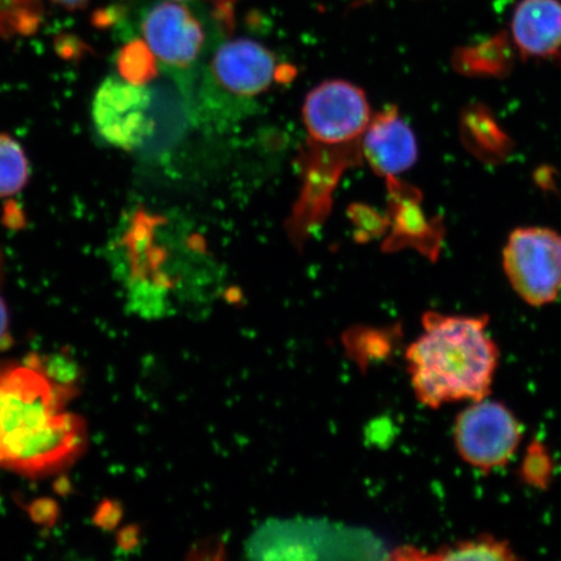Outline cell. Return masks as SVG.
<instances>
[{"label": "cell", "mask_w": 561, "mask_h": 561, "mask_svg": "<svg viewBox=\"0 0 561 561\" xmlns=\"http://www.w3.org/2000/svg\"><path fill=\"white\" fill-rule=\"evenodd\" d=\"M75 394L73 370L60 359L0 364V471L42 477L79 458L88 436L68 409Z\"/></svg>", "instance_id": "1"}, {"label": "cell", "mask_w": 561, "mask_h": 561, "mask_svg": "<svg viewBox=\"0 0 561 561\" xmlns=\"http://www.w3.org/2000/svg\"><path fill=\"white\" fill-rule=\"evenodd\" d=\"M489 321L488 314H424V333L407 351L412 388L421 404L437 410L489 398L501 357L488 332Z\"/></svg>", "instance_id": "2"}, {"label": "cell", "mask_w": 561, "mask_h": 561, "mask_svg": "<svg viewBox=\"0 0 561 561\" xmlns=\"http://www.w3.org/2000/svg\"><path fill=\"white\" fill-rule=\"evenodd\" d=\"M254 558H385L386 549L374 533L342 525L287 522L268 524L250 542Z\"/></svg>", "instance_id": "3"}, {"label": "cell", "mask_w": 561, "mask_h": 561, "mask_svg": "<svg viewBox=\"0 0 561 561\" xmlns=\"http://www.w3.org/2000/svg\"><path fill=\"white\" fill-rule=\"evenodd\" d=\"M503 270L526 305L553 304L561 293V234L541 227L512 231L503 250Z\"/></svg>", "instance_id": "4"}, {"label": "cell", "mask_w": 561, "mask_h": 561, "mask_svg": "<svg viewBox=\"0 0 561 561\" xmlns=\"http://www.w3.org/2000/svg\"><path fill=\"white\" fill-rule=\"evenodd\" d=\"M524 437V427L514 411L502 402H471L455 419L454 442L460 458L489 473L506 467Z\"/></svg>", "instance_id": "5"}, {"label": "cell", "mask_w": 561, "mask_h": 561, "mask_svg": "<svg viewBox=\"0 0 561 561\" xmlns=\"http://www.w3.org/2000/svg\"><path fill=\"white\" fill-rule=\"evenodd\" d=\"M370 118L366 93L343 80L321 83L307 95L304 104L308 137L312 146L322 149L340 150L362 144Z\"/></svg>", "instance_id": "6"}, {"label": "cell", "mask_w": 561, "mask_h": 561, "mask_svg": "<svg viewBox=\"0 0 561 561\" xmlns=\"http://www.w3.org/2000/svg\"><path fill=\"white\" fill-rule=\"evenodd\" d=\"M151 94L144 85L108 77L96 90L91 116L105 142L126 151L144 146L152 135Z\"/></svg>", "instance_id": "7"}, {"label": "cell", "mask_w": 561, "mask_h": 561, "mask_svg": "<svg viewBox=\"0 0 561 561\" xmlns=\"http://www.w3.org/2000/svg\"><path fill=\"white\" fill-rule=\"evenodd\" d=\"M145 44L161 65L172 70L191 69L207 42L198 12L179 2H158L142 18Z\"/></svg>", "instance_id": "8"}, {"label": "cell", "mask_w": 561, "mask_h": 561, "mask_svg": "<svg viewBox=\"0 0 561 561\" xmlns=\"http://www.w3.org/2000/svg\"><path fill=\"white\" fill-rule=\"evenodd\" d=\"M209 72L227 94L250 100L271 88L279 68L275 56L264 46L250 39H234L219 47Z\"/></svg>", "instance_id": "9"}, {"label": "cell", "mask_w": 561, "mask_h": 561, "mask_svg": "<svg viewBox=\"0 0 561 561\" xmlns=\"http://www.w3.org/2000/svg\"><path fill=\"white\" fill-rule=\"evenodd\" d=\"M360 145L363 157L382 178H396L411 170L419 156L415 133L397 110L371 117Z\"/></svg>", "instance_id": "10"}, {"label": "cell", "mask_w": 561, "mask_h": 561, "mask_svg": "<svg viewBox=\"0 0 561 561\" xmlns=\"http://www.w3.org/2000/svg\"><path fill=\"white\" fill-rule=\"evenodd\" d=\"M511 31L526 58H556L561 53V0H520Z\"/></svg>", "instance_id": "11"}, {"label": "cell", "mask_w": 561, "mask_h": 561, "mask_svg": "<svg viewBox=\"0 0 561 561\" xmlns=\"http://www.w3.org/2000/svg\"><path fill=\"white\" fill-rule=\"evenodd\" d=\"M427 559L512 561L517 560L518 557L507 539L480 535L442 546Z\"/></svg>", "instance_id": "12"}, {"label": "cell", "mask_w": 561, "mask_h": 561, "mask_svg": "<svg viewBox=\"0 0 561 561\" xmlns=\"http://www.w3.org/2000/svg\"><path fill=\"white\" fill-rule=\"evenodd\" d=\"M30 178V160L23 147L10 136L0 135V199L23 191Z\"/></svg>", "instance_id": "13"}, {"label": "cell", "mask_w": 561, "mask_h": 561, "mask_svg": "<svg viewBox=\"0 0 561 561\" xmlns=\"http://www.w3.org/2000/svg\"><path fill=\"white\" fill-rule=\"evenodd\" d=\"M556 472L552 455L543 440L535 438L526 447L518 477L533 489H550Z\"/></svg>", "instance_id": "14"}, {"label": "cell", "mask_w": 561, "mask_h": 561, "mask_svg": "<svg viewBox=\"0 0 561 561\" xmlns=\"http://www.w3.org/2000/svg\"><path fill=\"white\" fill-rule=\"evenodd\" d=\"M117 68L125 81L145 85L157 73V59L145 42H131L118 55Z\"/></svg>", "instance_id": "15"}, {"label": "cell", "mask_w": 561, "mask_h": 561, "mask_svg": "<svg viewBox=\"0 0 561 561\" xmlns=\"http://www.w3.org/2000/svg\"><path fill=\"white\" fill-rule=\"evenodd\" d=\"M11 345L10 318L9 311L2 297H0V350Z\"/></svg>", "instance_id": "16"}, {"label": "cell", "mask_w": 561, "mask_h": 561, "mask_svg": "<svg viewBox=\"0 0 561 561\" xmlns=\"http://www.w3.org/2000/svg\"><path fill=\"white\" fill-rule=\"evenodd\" d=\"M53 2L58 3L61 7H65L67 10H80L83 9L89 2V0H53Z\"/></svg>", "instance_id": "17"}, {"label": "cell", "mask_w": 561, "mask_h": 561, "mask_svg": "<svg viewBox=\"0 0 561 561\" xmlns=\"http://www.w3.org/2000/svg\"><path fill=\"white\" fill-rule=\"evenodd\" d=\"M173 2H192V0H173Z\"/></svg>", "instance_id": "18"}]
</instances>
